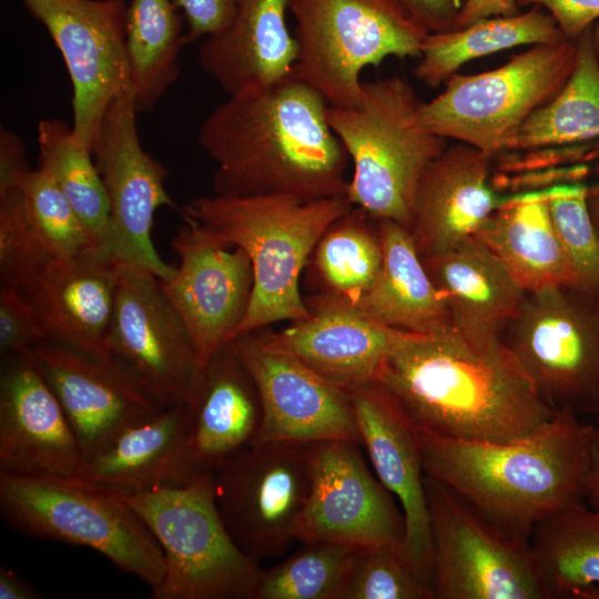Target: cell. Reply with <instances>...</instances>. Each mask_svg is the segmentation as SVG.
<instances>
[{
  "mask_svg": "<svg viewBox=\"0 0 599 599\" xmlns=\"http://www.w3.org/2000/svg\"><path fill=\"white\" fill-rule=\"evenodd\" d=\"M48 31L72 83V131L91 150L112 100L130 90L125 0H21Z\"/></svg>",
  "mask_w": 599,
  "mask_h": 599,
  "instance_id": "obj_14",
  "label": "cell"
},
{
  "mask_svg": "<svg viewBox=\"0 0 599 599\" xmlns=\"http://www.w3.org/2000/svg\"><path fill=\"white\" fill-rule=\"evenodd\" d=\"M518 7H540L568 41H576L599 19V0H516Z\"/></svg>",
  "mask_w": 599,
  "mask_h": 599,
  "instance_id": "obj_43",
  "label": "cell"
},
{
  "mask_svg": "<svg viewBox=\"0 0 599 599\" xmlns=\"http://www.w3.org/2000/svg\"><path fill=\"white\" fill-rule=\"evenodd\" d=\"M529 544L549 599H599V510L573 505L541 521Z\"/></svg>",
  "mask_w": 599,
  "mask_h": 599,
  "instance_id": "obj_32",
  "label": "cell"
},
{
  "mask_svg": "<svg viewBox=\"0 0 599 599\" xmlns=\"http://www.w3.org/2000/svg\"><path fill=\"white\" fill-rule=\"evenodd\" d=\"M376 382L415 427L455 439L514 441L556 413L502 337H474L454 325L405 339L385 359Z\"/></svg>",
  "mask_w": 599,
  "mask_h": 599,
  "instance_id": "obj_2",
  "label": "cell"
},
{
  "mask_svg": "<svg viewBox=\"0 0 599 599\" xmlns=\"http://www.w3.org/2000/svg\"><path fill=\"white\" fill-rule=\"evenodd\" d=\"M362 445L378 480L398 500L405 518L400 556L432 588L433 540L425 490V473L415 427L380 383L348 390Z\"/></svg>",
  "mask_w": 599,
  "mask_h": 599,
  "instance_id": "obj_20",
  "label": "cell"
},
{
  "mask_svg": "<svg viewBox=\"0 0 599 599\" xmlns=\"http://www.w3.org/2000/svg\"><path fill=\"white\" fill-rule=\"evenodd\" d=\"M313 447L256 441L211 469L221 518L253 560L280 555L296 539L311 490Z\"/></svg>",
  "mask_w": 599,
  "mask_h": 599,
  "instance_id": "obj_12",
  "label": "cell"
},
{
  "mask_svg": "<svg viewBox=\"0 0 599 599\" xmlns=\"http://www.w3.org/2000/svg\"><path fill=\"white\" fill-rule=\"evenodd\" d=\"M26 213L53 258H69L97 247L82 221L53 180L32 170L19 186Z\"/></svg>",
  "mask_w": 599,
  "mask_h": 599,
  "instance_id": "obj_39",
  "label": "cell"
},
{
  "mask_svg": "<svg viewBox=\"0 0 599 599\" xmlns=\"http://www.w3.org/2000/svg\"><path fill=\"white\" fill-rule=\"evenodd\" d=\"M592 29H593L595 45L597 49V53L599 55V22L595 23Z\"/></svg>",
  "mask_w": 599,
  "mask_h": 599,
  "instance_id": "obj_51",
  "label": "cell"
},
{
  "mask_svg": "<svg viewBox=\"0 0 599 599\" xmlns=\"http://www.w3.org/2000/svg\"><path fill=\"white\" fill-rule=\"evenodd\" d=\"M40 592L14 570L0 567V599H39Z\"/></svg>",
  "mask_w": 599,
  "mask_h": 599,
  "instance_id": "obj_49",
  "label": "cell"
},
{
  "mask_svg": "<svg viewBox=\"0 0 599 599\" xmlns=\"http://www.w3.org/2000/svg\"><path fill=\"white\" fill-rule=\"evenodd\" d=\"M119 265L98 247L53 258L21 291L33 306L47 339L110 358L106 339L113 315Z\"/></svg>",
  "mask_w": 599,
  "mask_h": 599,
  "instance_id": "obj_25",
  "label": "cell"
},
{
  "mask_svg": "<svg viewBox=\"0 0 599 599\" xmlns=\"http://www.w3.org/2000/svg\"><path fill=\"white\" fill-rule=\"evenodd\" d=\"M305 302L309 317L278 332L258 331L270 346L295 356L346 390L375 382L385 359L414 334L378 324L328 293L319 292Z\"/></svg>",
  "mask_w": 599,
  "mask_h": 599,
  "instance_id": "obj_22",
  "label": "cell"
},
{
  "mask_svg": "<svg viewBox=\"0 0 599 599\" xmlns=\"http://www.w3.org/2000/svg\"><path fill=\"white\" fill-rule=\"evenodd\" d=\"M597 300H598V303H599V295H598Z\"/></svg>",
  "mask_w": 599,
  "mask_h": 599,
  "instance_id": "obj_52",
  "label": "cell"
},
{
  "mask_svg": "<svg viewBox=\"0 0 599 599\" xmlns=\"http://www.w3.org/2000/svg\"><path fill=\"white\" fill-rule=\"evenodd\" d=\"M106 349L164 405L187 400L200 370L193 343L153 274L119 265Z\"/></svg>",
  "mask_w": 599,
  "mask_h": 599,
  "instance_id": "obj_16",
  "label": "cell"
},
{
  "mask_svg": "<svg viewBox=\"0 0 599 599\" xmlns=\"http://www.w3.org/2000/svg\"><path fill=\"white\" fill-rule=\"evenodd\" d=\"M434 599H549L529 541L515 539L425 475Z\"/></svg>",
  "mask_w": 599,
  "mask_h": 599,
  "instance_id": "obj_11",
  "label": "cell"
},
{
  "mask_svg": "<svg viewBox=\"0 0 599 599\" xmlns=\"http://www.w3.org/2000/svg\"><path fill=\"white\" fill-rule=\"evenodd\" d=\"M287 8L288 0H236L230 22L202 40L199 63L227 95L294 74L297 43Z\"/></svg>",
  "mask_w": 599,
  "mask_h": 599,
  "instance_id": "obj_26",
  "label": "cell"
},
{
  "mask_svg": "<svg viewBox=\"0 0 599 599\" xmlns=\"http://www.w3.org/2000/svg\"><path fill=\"white\" fill-rule=\"evenodd\" d=\"M518 12H520V8L516 0H466L455 29L467 27L480 19L512 16Z\"/></svg>",
  "mask_w": 599,
  "mask_h": 599,
  "instance_id": "obj_47",
  "label": "cell"
},
{
  "mask_svg": "<svg viewBox=\"0 0 599 599\" xmlns=\"http://www.w3.org/2000/svg\"><path fill=\"white\" fill-rule=\"evenodd\" d=\"M339 599H434L399 550L376 549L355 554Z\"/></svg>",
  "mask_w": 599,
  "mask_h": 599,
  "instance_id": "obj_41",
  "label": "cell"
},
{
  "mask_svg": "<svg viewBox=\"0 0 599 599\" xmlns=\"http://www.w3.org/2000/svg\"><path fill=\"white\" fill-rule=\"evenodd\" d=\"M377 227L383 252L380 272L374 285L349 304L378 324L414 334H433L451 326L448 307L409 231L388 220H377Z\"/></svg>",
  "mask_w": 599,
  "mask_h": 599,
  "instance_id": "obj_29",
  "label": "cell"
},
{
  "mask_svg": "<svg viewBox=\"0 0 599 599\" xmlns=\"http://www.w3.org/2000/svg\"><path fill=\"white\" fill-rule=\"evenodd\" d=\"M423 103L407 79L390 75L363 82L356 108L327 109L328 123L353 163L346 200L408 231L419 179L448 145L423 126Z\"/></svg>",
  "mask_w": 599,
  "mask_h": 599,
  "instance_id": "obj_5",
  "label": "cell"
},
{
  "mask_svg": "<svg viewBox=\"0 0 599 599\" xmlns=\"http://www.w3.org/2000/svg\"><path fill=\"white\" fill-rule=\"evenodd\" d=\"M373 217L353 206L321 237L312 254L313 265L324 293L354 303L375 283L383 252Z\"/></svg>",
  "mask_w": 599,
  "mask_h": 599,
  "instance_id": "obj_36",
  "label": "cell"
},
{
  "mask_svg": "<svg viewBox=\"0 0 599 599\" xmlns=\"http://www.w3.org/2000/svg\"><path fill=\"white\" fill-rule=\"evenodd\" d=\"M173 0H131L125 42L130 91L139 113L151 111L180 75L186 44L183 14Z\"/></svg>",
  "mask_w": 599,
  "mask_h": 599,
  "instance_id": "obj_34",
  "label": "cell"
},
{
  "mask_svg": "<svg viewBox=\"0 0 599 599\" xmlns=\"http://www.w3.org/2000/svg\"><path fill=\"white\" fill-rule=\"evenodd\" d=\"M85 457L31 352L1 357L0 473L79 477Z\"/></svg>",
  "mask_w": 599,
  "mask_h": 599,
  "instance_id": "obj_21",
  "label": "cell"
},
{
  "mask_svg": "<svg viewBox=\"0 0 599 599\" xmlns=\"http://www.w3.org/2000/svg\"><path fill=\"white\" fill-rule=\"evenodd\" d=\"M231 343L260 394L263 422L256 441L346 440L362 445L348 390L295 356L270 346L258 329Z\"/></svg>",
  "mask_w": 599,
  "mask_h": 599,
  "instance_id": "obj_17",
  "label": "cell"
},
{
  "mask_svg": "<svg viewBox=\"0 0 599 599\" xmlns=\"http://www.w3.org/2000/svg\"><path fill=\"white\" fill-rule=\"evenodd\" d=\"M43 341L45 332L29 300L21 291L0 284L1 357L29 354Z\"/></svg>",
  "mask_w": 599,
  "mask_h": 599,
  "instance_id": "obj_42",
  "label": "cell"
},
{
  "mask_svg": "<svg viewBox=\"0 0 599 599\" xmlns=\"http://www.w3.org/2000/svg\"><path fill=\"white\" fill-rule=\"evenodd\" d=\"M576 43L531 45L502 65L481 73L451 75L443 92L420 109L428 131L475 146L494 158L508 150L528 118L568 80Z\"/></svg>",
  "mask_w": 599,
  "mask_h": 599,
  "instance_id": "obj_9",
  "label": "cell"
},
{
  "mask_svg": "<svg viewBox=\"0 0 599 599\" xmlns=\"http://www.w3.org/2000/svg\"><path fill=\"white\" fill-rule=\"evenodd\" d=\"M592 429L561 410L508 443L455 439L417 427L415 433L425 475L508 536L529 541L541 521L583 501Z\"/></svg>",
  "mask_w": 599,
  "mask_h": 599,
  "instance_id": "obj_3",
  "label": "cell"
},
{
  "mask_svg": "<svg viewBox=\"0 0 599 599\" xmlns=\"http://www.w3.org/2000/svg\"><path fill=\"white\" fill-rule=\"evenodd\" d=\"M587 204L597 236L599 238V183L588 186Z\"/></svg>",
  "mask_w": 599,
  "mask_h": 599,
  "instance_id": "obj_50",
  "label": "cell"
},
{
  "mask_svg": "<svg viewBox=\"0 0 599 599\" xmlns=\"http://www.w3.org/2000/svg\"><path fill=\"white\" fill-rule=\"evenodd\" d=\"M59 399L85 460L126 427L166 406L114 358L95 357L52 341L31 351Z\"/></svg>",
  "mask_w": 599,
  "mask_h": 599,
  "instance_id": "obj_19",
  "label": "cell"
},
{
  "mask_svg": "<svg viewBox=\"0 0 599 599\" xmlns=\"http://www.w3.org/2000/svg\"><path fill=\"white\" fill-rule=\"evenodd\" d=\"M428 32L455 29L466 0H396Z\"/></svg>",
  "mask_w": 599,
  "mask_h": 599,
  "instance_id": "obj_45",
  "label": "cell"
},
{
  "mask_svg": "<svg viewBox=\"0 0 599 599\" xmlns=\"http://www.w3.org/2000/svg\"><path fill=\"white\" fill-rule=\"evenodd\" d=\"M588 185L575 181L548 187L547 202L558 238L576 272L578 290L599 295V238L588 204Z\"/></svg>",
  "mask_w": 599,
  "mask_h": 599,
  "instance_id": "obj_38",
  "label": "cell"
},
{
  "mask_svg": "<svg viewBox=\"0 0 599 599\" xmlns=\"http://www.w3.org/2000/svg\"><path fill=\"white\" fill-rule=\"evenodd\" d=\"M52 260L26 213L20 189L0 193V284L22 290Z\"/></svg>",
  "mask_w": 599,
  "mask_h": 599,
  "instance_id": "obj_40",
  "label": "cell"
},
{
  "mask_svg": "<svg viewBox=\"0 0 599 599\" xmlns=\"http://www.w3.org/2000/svg\"><path fill=\"white\" fill-rule=\"evenodd\" d=\"M138 113L130 90L116 95L91 146L109 202V226L100 250L118 265L167 281L175 266L161 258L151 230L160 207H177L165 189L167 170L141 143Z\"/></svg>",
  "mask_w": 599,
  "mask_h": 599,
  "instance_id": "obj_13",
  "label": "cell"
},
{
  "mask_svg": "<svg viewBox=\"0 0 599 599\" xmlns=\"http://www.w3.org/2000/svg\"><path fill=\"white\" fill-rule=\"evenodd\" d=\"M294 75L331 106L356 108L362 72L385 59L418 58L429 33L396 0H288Z\"/></svg>",
  "mask_w": 599,
  "mask_h": 599,
  "instance_id": "obj_8",
  "label": "cell"
},
{
  "mask_svg": "<svg viewBox=\"0 0 599 599\" xmlns=\"http://www.w3.org/2000/svg\"><path fill=\"white\" fill-rule=\"evenodd\" d=\"M37 141L38 169L53 180L94 245L101 248L109 226V202L91 150L78 141L72 126L61 119L39 121Z\"/></svg>",
  "mask_w": 599,
  "mask_h": 599,
  "instance_id": "obj_35",
  "label": "cell"
},
{
  "mask_svg": "<svg viewBox=\"0 0 599 599\" xmlns=\"http://www.w3.org/2000/svg\"><path fill=\"white\" fill-rule=\"evenodd\" d=\"M120 496L163 551L165 571L151 591L153 599H252L262 569L225 527L211 470L181 484Z\"/></svg>",
  "mask_w": 599,
  "mask_h": 599,
  "instance_id": "obj_7",
  "label": "cell"
},
{
  "mask_svg": "<svg viewBox=\"0 0 599 599\" xmlns=\"http://www.w3.org/2000/svg\"><path fill=\"white\" fill-rule=\"evenodd\" d=\"M0 511L21 534L99 552L151 591L162 582V548L116 491L81 477L0 473Z\"/></svg>",
  "mask_w": 599,
  "mask_h": 599,
  "instance_id": "obj_6",
  "label": "cell"
},
{
  "mask_svg": "<svg viewBox=\"0 0 599 599\" xmlns=\"http://www.w3.org/2000/svg\"><path fill=\"white\" fill-rule=\"evenodd\" d=\"M547 193L548 187L509 196L474 236L526 294L549 287L578 290L576 272L551 221Z\"/></svg>",
  "mask_w": 599,
  "mask_h": 599,
  "instance_id": "obj_28",
  "label": "cell"
},
{
  "mask_svg": "<svg viewBox=\"0 0 599 599\" xmlns=\"http://www.w3.org/2000/svg\"><path fill=\"white\" fill-rule=\"evenodd\" d=\"M186 22V44L221 31L231 20L236 0H173Z\"/></svg>",
  "mask_w": 599,
  "mask_h": 599,
  "instance_id": "obj_44",
  "label": "cell"
},
{
  "mask_svg": "<svg viewBox=\"0 0 599 599\" xmlns=\"http://www.w3.org/2000/svg\"><path fill=\"white\" fill-rule=\"evenodd\" d=\"M31 171L22 138L2 125L0 129V193L18 189Z\"/></svg>",
  "mask_w": 599,
  "mask_h": 599,
  "instance_id": "obj_46",
  "label": "cell"
},
{
  "mask_svg": "<svg viewBox=\"0 0 599 599\" xmlns=\"http://www.w3.org/2000/svg\"><path fill=\"white\" fill-rule=\"evenodd\" d=\"M495 158L463 142L447 145L424 170L416 191L412 240L420 256L473 238L509 196L491 183Z\"/></svg>",
  "mask_w": 599,
  "mask_h": 599,
  "instance_id": "obj_24",
  "label": "cell"
},
{
  "mask_svg": "<svg viewBox=\"0 0 599 599\" xmlns=\"http://www.w3.org/2000/svg\"><path fill=\"white\" fill-rule=\"evenodd\" d=\"M593 26L576 41L573 69L558 93L522 124L506 152L599 140V55Z\"/></svg>",
  "mask_w": 599,
  "mask_h": 599,
  "instance_id": "obj_33",
  "label": "cell"
},
{
  "mask_svg": "<svg viewBox=\"0 0 599 599\" xmlns=\"http://www.w3.org/2000/svg\"><path fill=\"white\" fill-rule=\"evenodd\" d=\"M187 430L186 402L166 405L119 433L85 460L79 477L120 494L172 485Z\"/></svg>",
  "mask_w": 599,
  "mask_h": 599,
  "instance_id": "obj_30",
  "label": "cell"
},
{
  "mask_svg": "<svg viewBox=\"0 0 599 599\" xmlns=\"http://www.w3.org/2000/svg\"><path fill=\"white\" fill-rule=\"evenodd\" d=\"M352 207L345 197L302 200L215 193L184 205V222L205 240L241 247L251 261L252 294L234 338L273 323L309 317L300 291L301 274L321 237Z\"/></svg>",
  "mask_w": 599,
  "mask_h": 599,
  "instance_id": "obj_4",
  "label": "cell"
},
{
  "mask_svg": "<svg viewBox=\"0 0 599 599\" xmlns=\"http://www.w3.org/2000/svg\"><path fill=\"white\" fill-rule=\"evenodd\" d=\"M186 405L189 430L172 485L209 471L254 444L263 422L256 385L231 342L199 370Z\"/></svg>",
  "mask_w": 599,
  "mask_h": 599,
  "instance_id": "obj_23",
  "label": "cell"
},
{
  "mask_svg": "<svg viewBox=\"0 0 599 599\" xmlns=\"http://www.w3.org/2000/svg\"><path fill=\"white\" fill-rule=\"evenodd\" d=\"M567 40L552 17L540 7L512 16L477 20L467 27L429 32L424 39L414 75L438 88L467 62L519 45Z\"/></svg>",
  "mask_w": 599,
  "mask_h": 599,
  "instance_id": "obj_31",
  "label": "cell"
},
{
  "mask_svg": "<svg viewBox=\"0 0 599 599\" xmlns=\"http://www.w3.org/2000/svg\"><path fill=\"white\" fill-rule=\"evenodd\" d=\"M328 104L294 74L227 95L197 130L213 161V191L227 196L345 197L347 153Z\"/></svg>",
  "mask_w": 599,
  "mask_h": 599,
  "instance_id": "obj_1",
  "label": "cell"
},
{
  "mask_svg": "<svg viewBox=\"0 0 599 599\" xmlns=\"http://www.w3.org/2000/svg\"><path fill=\"white\" fill-rule=\"evenodd\" d=\"M171 245L179 262L173 275L160 282L187 329L201 369L234 338L250 303L253 267L241 247L211 243L186 222Z\"/></svg>",
  "mask_w": 599,
  "mask_h": 599,
  "instance_id": "obj_18",
  "label": "cell"
},
{
  "mask_svg": "<svg viewBox=\"0 0 599 599\" xmlns=\"http://www.w3.org/2000/svg\"><path fill=\"white\" fill-rule=\"evenodd\" d=\"M359 445L346 440L314 444L311 490L296 539L337 544L357 551H400L403 511L368 469Z\"/></svg>",
  "mask_w": 599,
  "mask_h": 599,
  "instance_id": "obj_15",
  "label": "cell"
},
{
  "mask_svg": "<svg viewBox=\"0 0 599 599\" xmlns=\"http://www.w3.org/2000/svg\"><path fill=\"white\" fill-rule=\"evenodd\" d=\"M356 552L337 544L304 542L261 571L252 599H339Z\"/></svg>",
  "mask_w": 599,
  "mask_h": 599,
  "instance_id": "obj_37",
  "label": "cell"
},
{
  "mask_svg": "<svg viewBox=\"0 0 599 599\" xmlns=\"http://www.w3.org/2000/svg\"><path fill=\"white\" fill-rule=\"evenodd\" d=\"M455 327L474 337H502L526 293L476 238L420 256Z\"/></svg>",
  "mask_w": 599,
  "mask_h": 599,
  "instance_id": "obj_27",
  "label": "cell"
},
{
  "mask_svg": "<svg viewBox=\"0 0 599 599\" xmlns=\"http://www.w3.org/2000/svg\"><path fill=\"white\" fill-rule=\"evenodd\" d=\"M502 339L554 412L599 413V303L571 287L527 293Z\"/></svg>",
  "mask_w": 599,
  "mask_h": 599,
  "instance_id": "obj_10",
  "label": "cell"
},
{
  "mask_svg": "<svg viewBox=\"0 0 599 599\" xmlns=\"http://www.w3.org/2000/svg\"><path fill=\"white\" fill-rule=\"evenodd\" d=\"M583 501L599 510V424L593 425L588 471L583 487Z\"/></svg>",
  "mask_w": 599,
  "mask_h": 599,
  "instance_id": "obj_48",
  "label": "cell"
}]
</instances>
